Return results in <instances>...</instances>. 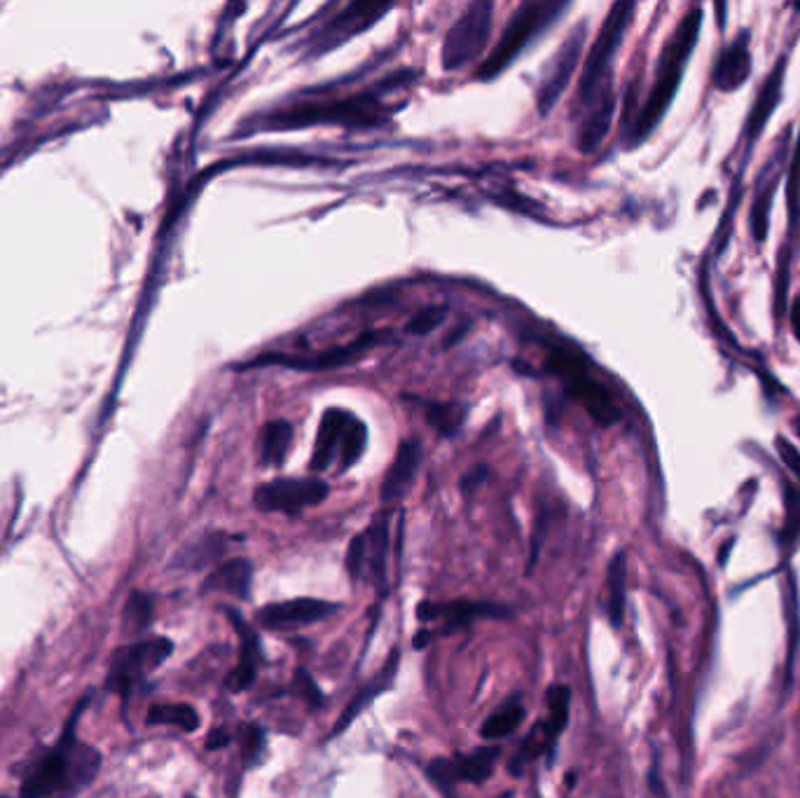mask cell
Returning <instances> with one entry per match:
<instances>
[{"instance_id":"30bf717a","label":"cell","mask_w":800,"mask_h":798,"mask_svg":"<svg viewBox=\"0 0 800 798\" xmlns=\"http://www.w3.org/2000/svg\"><path fill=\"white\" fill-rule=\"evenodd\" d=\"M387 330H368L358 335L356 340L347 345H337L326 351H319L314 356H284V354H260L258 359L248 361L242 368H260V366H286L295 370H330V368H342L358 359H363V354L370 351L375 345L384 340Z\"/></svg>"},{"instance_id":"ee69618b","label":"cell","mask_w":800,"mask_h":798,"mask_svg":"<svg viewBox=\"0 0 800 798\" xmlns=\"http://www.w3.org/2000/svg\"><path fill=\"white\" fill-rule=\"evenodd\" d=\"M511 796H513V794H509V791H505V794H503L501 798H511Z\"/></svg>"},{"instance_id":"f6af8a7d","label":"cell","mask_w":800,"mask_h":798,"mask_svg":"<svg viewBox=\"0 0 800 798\" xmlns=\"http://www.w3.org/2000/svg\"><path fill=\"white\" fill-rule=\"evenodd\" d=\"M185 798H195V796H185Z\"/></svg>"},{"instance_id":"cb8c5ba5","label":"cell","mask_w":800,"mask_h":798,"mask_svg":"<svg viewBox=\"0 0 800 798\" xmlns=\"http://www.w3.org/2000/svg\"><path fill=\"white\" fill-rule=\"evenodd\" d=\"M368 543V560L366 566H370V574L377 585L384 583L387 576V553H389V513L379 515L370 530L363 532Z\"/></svg>"},{"instance_id":"2e32d148","label":"cell","mask_w":800,"mask_h":798,"mask_svg":"<svg viewBox=\"0 0 800 798\" xmlns=\"http://www.w3.org/2000/svg\"><path fill=\"white\" fill-rule=\"evenodd\" d=\"M337 608L332 602L314 600V597H298V600H286V602H274L265 604L258 612V623L269 630H286V627H298L309 625L330 616Z\"/></svg>"},{"instance_id":"e0dca14e","label":"cell","mask_w":800,"mask_h":798,"mask_svg":"<svg viewBox=\"0 0 800 798\" xmlns=\"http://www.w3.org/2000/svg\"><path fill=\"white\" fill-rule=\"evenodd\" d=\"M501 616H509V608L496 606V604H488V602L457 600V602H442V604L421 602L417 606V618L421 623L442 621L445 633L469 625V623H473L478 618H501Z\"/></svg>"},{"instance_id":"d4e9b609","label":"cell","mask_w":800,"mask_h":798,"mask_svg":"<svg viewBox=\"0 0 800 798\" xmlns=\"http://www.w3.org/2000/svg\"><path fill=\"white\" fill-rule=\"evenodd\" d=\"M625 581H627V557L625 553H618L614 560H611L606 574V591H608L606 612L614 627H620L625 616Z\"/></svg>"},{"instance_id":"4dcf8cb0","label":"cell","mask_w":800,"mask_h":798,"mask_svg":"<svg viewBox=\"0 0 800 798\" xmlns=\"http://www.w3.org/2000/svg\"><path fill=\"white\" fill-rule=\"evenodd\" d=\"M545 700H547V709H551V719H545V726L553 733V738H560L568 722V700H572V690L566 686H553L545 693Z\"/></svg>"},{"instance_id":"ab89813d","label":"cell","mask_w":800,"mask_h":798,"mask_svg":"<svg viewBox=\"0 0 800 798\" xmlns=\"http://www.w3.org/2000/svg\"><path fill=\"white\" fill-rule=\"evenodd\" d=\"M484 475H488V469H484V467H475L471 473L463 475V480H461V490H463V492H471L473 488H478V485H480V482L484 480Z\"/></svg>"},{"instance_id":"b9f144b4","label":"cell","mask_w":800,"mask_h":798,"mask_svg":"<svg viewBox=\"0 0 800 798\" xmlns=\"http://www.w3.org/2000/svg\"><path fill=\"white\" fill-rule=\"evenodd\" d=\"M791 330H793V335H796V338H798V342H800V298L793 303V307H791Z\"/></svg>"},{"instance_id":"44dd1931","label":"cell","mask_w":800,"mask_h":798,"mask_svg":"<svg viewBox=\"0 0 800 798\" xmlns=\"http://www.w3.org/2000/svg\"><path fill=\"white\" fill-rule=\"evenodd\" d=\"M229 621L235 623L237 635H239V665L229 672L227 677V688L232 693H244L246 688L253 686L258 675V661H260V646H258V637L253 630L242 621V616H237L235 612H229Z\"/></svg>"},{"instance_id":"603a6c76","label":"cell","mask_w":800,"mask_h":798,"mask_svg":"<svg viewBox=\"0 0 800 798\" xmlns=\"http://www.w3.org/2000/svg\"><path fill=\"white\" fill-rule=\"evenodd\" d=\"M250 574L253 566L246 557H235L229 562H223L220 566H216L204 581V593H227L235 595L239 600H248V591H250Z\"/></svg>"},{"instance_id":"7a4b0ae2","label":"cell","mask_w":800,"mask_h":798,"mask_svg":"<svg viewBox=\"0 0 800 798\" xmlns=\"http://www.w3.org/2000/svg\"><path fill=\"white\" fill-rule=\"evenodd\" d=\"M702 8H690L681 22L677 24L667 38V43L660 52L658 66H656V80H653V88L648 92V99L642 106L635 124L629 130V145H639L644 139L650 136V132L658 127L660 120L665 117L667 109L671 106L674 96L679 92V85L684 80V71L690 61V54L698 45L700 29H702Z\"/></svg>"},{"instance_id":"d590c367","label":"cell","mask_w":800,"mask_h":798,"mask_svg":"<svg viewBox=\"0 0 800 798\" xmlns=\"http://www.w3.org/2000/svg\"><path fill=\"white\" fill-rule=\"evenodd\" d=\"M442 317H445V307H438V305H431V307H427V309H421L419 314H414V317L410 319V324H408V332H412V335H427V332H431L440 321H442Z\"/></svg>"},{"instance_id":"836d02e7","label":"cell","mask_w":800,"mask_h":798,"mask_svg":"<svg viewBox=\"0 0 800 798\" xmlns=\"http://www.w3.org/2000/svg\"><path fill=\"white\" fill-rule=\"evenodd\" d=\"M429 422L440 431V433H457V429L461 427L463 412L457 406H442V403H433L429 406Z\"/></svg>"},{"instance_id":"6da1fadb","label":"cell","mask_w":800,"mask_h":798,"mask_svg":"<svg viewBox=\"0 0 800 798\" xmlns=\"http://www.w3.org/2000/svg\"><path fill=\"white\" fill-rule=\"evenodd\" d=\"M82 709L84 703L69 719L59 743L42 756L27 775V780L21 782L19 798H75L84 787L94 782L101 768V754L96 747L82 745L75 738Z\"/></svg>"},{"instance_id":"f546056e","label":"cell","mask_w":800,"mask_h":798,"mask_svg":"<svg viewBox=\"0 0 800 798\" xmlns=\"http://www.w3.org/2000/svg\"><path fill=\"white\" fill-rule=\"evenodd\" d=\"M555 740H557V738H553V733H551V730H547L545 722L536 724V726H534V730H532V733H530V735H526V738H524V743H522L520 751L515 754V759L511 761L509 770H511L513 775H520V773H522V766H524V764H530V761H534V759H536V756H539V754H543V751H545L547 747H551V745H553Z\"/></svg>"},{"instance_id":"4fadbf2b","label":"cell","mask_w":800,"mask_h":798,"mask_svg":"<svg viewBox=\"0 0 800 798\" xmlns=\"http://www.w3.org/2000/svg\"><path fill=\"white\" fill-rule=\"evenodd\" d=\"M389 10L391 6H382V3H349L340 14L330 19L328 24H324L321 31H316L311 35L309 54L316 57L340 48L353 35L368 31L372 24H377Z\"/></svg>"},{"instance_id":"9a60e30c","label":"cell","mask_w":800,"mask_h":798,"mask_svg":"<svg viewBox=\"0 0 800 798\" xmlns=\"http://www.w3.org/2000/svg\"><path fill=\"white\" fill-rule=\"evenodd\" d=\"M499 756H501L499 747H480L466 756H454V759H435L429 766V777L438 787H445V789L457 782L482 785L492 775Z\"/></svg>"},{"instance_id":"1f68e13d","label":"cell","mask_w":800,"mask_h":798,"mask_svg":"<svg viewBox=\"0 0 800 798\" xmlns=\"http://www.w3.org/2000/svg\"><path fill=\"white\" fill-rule=\"evenodd\" d=\"M787 206H789V227L791 233H796L800 227V134L787 174Z\"/></svg>"},{"instance_id":"5b68a950","label":"cell","mask_w":800,"mask_h":798,"mask_svg":"<svg viewBox=\"0 0 800 798\" xmlns=\"http://www.w3.org/2000/svg\"><path fill=\"white\" fill-rule=\"evenodd\" d=\"M566 8V3H555V0H526V3L517 6L492 54L484 59L482 66L478 69V80H492L505 66H511L520 52L530 45L539 33L551 27Z\"/></svg>"},{"instance_id":"7bdbcfd3","label":"cell","mask_w":800,"mask_h":798,"mask_svg":"<svg viewBox=\"0 0 800 798\" xmlns=\"http://www.w3.org/2000/svg\"><path fill=\"white\" fill-rule=\"evenodd\" d=\"M793 429H796V433H798V438H800V417L793 419Z\"/></svg>"},{"instance_id":"277c9868","label":"cell","mask_w":800,"mask_h":798,"mask_svg":"<svg viewBox=\"0 0 800 798\" xmlns=\"http://www.w3.org/2000/svg\"><path fill=\"white\" fill-rule=\"evenodd\" d=\"M635 3H616L611 6L604 24L595 38L593 48L587 50L585 66L578 82V113L602 101L614 92V59L623 45V38L635 19Z\"/></svg>"},{"instance_id":"ac0fdd59","label":"cell","mask_w":800,"mask_h":798,"mask_svg":"<svg viewBox=\"0 0 800 798\" xmlns=\"http://www.w3.org/2000/svg\"><path fill=\"white\" fill-rule=\"evenodd\" d=\"M753 69L751 61V33L749 31H740L737 38L732 40L730 45L724 48V52L719 54L714 64V88L721 92H737L745 82L749 80Z\"/></svg>"},{"instance_id":"ffe728a7","label":"cell","mask_w":800,"mask_h":798,"mask_svg":"<svg viewBox=\"0 0 800 798\" xmlns=\"http://www.w3.org/2000/svg\"><path fill=\"white\" fill-rule=\"evenodd\" d=\"M419 464H421V443L414 438L403 440V443L398 446V452L382 480V490H379L382 501H396L403 497L412 485Z\"/></svg>"},{"instance_id":"bcb514c9","label":"cell","mask_w":800,"mask_h":798,"mask_svg":"<svg viewBox=\"0 0 800 798\" xmlns=\"http://www.w3.org/2000/svg\"><path fill=\"white\" fill-rule=\"evenodd\" d=\"M0 798H8V796H0Z\"/></svg>"},{"instance_id":"5bb4252c","label":"cell","mask_w":800,"mask_h":798,"mask_svg":"<svg viewBox=\"0 0 800 798\" xmlns=\"http://www.w3.org/2000/svg\"><path fill=\"white\" fill-rule=\"evenodd\" d=\"M787 145H789V130H787V134H782V139H779L770 162L763 166L761 176H758V185H756L758 191H756L753 206H751V214H749L751 235H753L756 242H766L768 235H770L772 202H775V195H777L779 181H782V174H784Z\"/></svg>"},{"instance_id":"8992f818","label":"cell","mask_w":800,"mask_h":798,"mask_svg":"<svg viewBox=\"0 0 800 798\" xmlns=\"http://www.w3.org/2000/svg\"><path fill=\"white\" fill-rule=\"evenodd\" d=\"M545 368L560 377L568 396H572L576 403H581L599 427H611L618 422L620 410L614 396L589 375L585 361L576 351L568 347H551L545 354Z\"/></svg>"},{"instance_id":"60d3db41","label":"cell","mask_w":800,"mask_h":798,"mask_svg":"<svg viewBox=\"0 0 800 798\" xmlns=\"http://www.w3.org/2000/svg\"><path fill=\"white\" fill-rule=\"evenodd\" d=\"M229 740H232V735H229L225 728H216L214 733L208 735L206 749H223V747H227V745H229Z\"/></svg>"},{"instance_id":"ba28073f","label":"cell","mask_w":800,"mask_h":798,"mask_svg":"<svg viewBox=\"0 0 800 798\" xmlns=\"http://www.w3.org/2000/svg\"><path fill=\"white\" fill-rule=\"evenodd\" d=\"M494 24V3L490 0H480V3L469 6L457 24L448 31L445 43H442V66L445 71H457L471 64L478 59L488 45L490 33Z\"/></svg>"},{"instance_id":"74e56055","label":"cell","mask_w":800,"mask_h":798,"mask_svg":"<svg viewBox=\"0 0 800 798\" xmlns=\"http://www.w3.org/2000/svg\"><path fill=\"white\" fill-rule=\"evenodd\" d=\"M244 756L250 761V759H258L263 747H265V733L258 728V726H248L244 728Z\"/></svg>"},{"instance_id":"d6a6232c","label":"cell","mask_w":800,"mask_h":798,"mask_svg":"<svg viewBox=\"0 0 800 798\" xmlns=\"http://www.w3.org/2000/svg\"><path fill=\"white\" fill-rule=\"evenodd\" d=\"M153 621V600L143 595V593H134L126 602V612H124V625L134 630V633H141Z\"/></svg>"},{"instance_id":"f1b7e54d","label":"cell","mask_w":800,"mask_h":798,"mask_svg":"<svg viewBox=\"0 0 800 798\" xmlns=\"http://www.w3.org/2000/svg\"><path fill=\"white\" fill-rule=\"evenodd\" d=\"M227 539L223 534H206L204 539L195 541L189 549H185L178 557V566H187V570H199V566H208L214 560L220 557L225 551Z\"/></svg>"},{"instance_id":"f35d334b","label":"cell","mask_w":800,"mask_h":798,"mask_svg":"<svg viewBox=\"0 0 800 798\" xmlns=\"http://www.w3.org/2000/svg\"><path fill=\"white\" fill-rule=\"evenodd\" d=\"M775 446H777V452H779V457H782L784 464L800 478V452L782 436L775 440Z\"/></svg>"},{"instance_id":"4316f807","label":"cell","mask_w":800,"mask_h":798,"mask_svg":"<svg viewBox=\"0 0 800 798\" xmlns=\"http://www.w3.org/2000/svg\"><path fill=\"white\" fill-rule=\"evenodd\" d=\"M293 440V427L286 419H274L263 433V464L281 467Z\"/></svg>"},{"instance_id":"7c38bea8","label":"cell","mask_w":800,"mask_h":798,"mask_svg":"<svg viewBox=\"0 0 800 798\" xmlns=\"http://www.w3.org/2000/svg\"><path fill=\"white\" fill-rule=\"evenodd\" d=\"M585 38H587V24L581 22V24H576V29L572 33L566 35V40L560 45L555 57L551 59V64L545 66L543 80L539 85V96H536L541 115L551 113L555 109V103L562 99L564 90L568 88V80H572V75L576 73V66L581 61Z\"/></svg>"},{"instance_id":"9c48e42d","label":"cell","mask_w":800,"mask_h":798,"mask_svg":"<svg viewBox=\"0 0 800 798\" xmlns=\"http://www.w3.org/2000/svg\"><path fill=\"white\" fill-rule=\"evenodd\" d=\"M330 488L319 478H277L263 482L253 494V503L265 513L298 515L328 497Z\"/></svg>"},{"instance_id":"e575fe53","label":"cell","mask_w":800,"mask_h":798,"mask_svg":"<svg viewBox=\"0 0 800 798\" xmlns=\"http://www.w3.org/2000/svg\"><path fill=\"white\" fill-rule=\"evenodd\" d=\"M293 696L302 698L311 709H319L324 703V693L319 690V686L314 684V679L307 675L305 669H298L293 677Z\"/></svg>"},{"instance_id":"83f0119b","label":"cell","mask_w":800,"mask_h":798,"mask_svg":"<svg viewBox=\"0 0 800 798\" xmlns=\"http://www.w3.org/2000/svg\"><path fill=\"white\" fill-rule=\"evenodd\" d=\"M147 724L151 726H176L185 733H195L199 728V714L195 707L185 703L178 705H155L147 712Z\"/></svg>"},{"instance_id":"d6986e66","label":"cell","mask_w":800,"mask_h":798,"mask_svg":"<svg viewBox=\"0 0 800 798\" xmlns=\"http://www.w3.org/2000/svg\"><path fill=\"white\" fill-rule=\"evenodd\" d=\"M787 66H789V57L782 54L777 59V64L772 66L770 75L766 78V82L758 90V96L751 106L749 120L745 124V134L749 141V149L756 143V139L761 136V132L766 130V124L770 122L772 113L777 111L779 101H782V92H784V78H787Z\"/></svg>"},{"instance_id":"52a82bcc","label":"cell","mask_w":800,"mask_h":798,"mask_svg":"<svg viewBox=\"0 0 800 798\" xmlns=\"http://www.w3.org/2000/svg\"><path fill=\"white\" fill-rule=\"evenodd\" d=\"M368 429L349 410L332 408L321 417L319 433L311 454V471H326L337 464V471H349L366 450Z\"/></svg>"},{"instance_id":"8d00e7d4","label":"cell","mask_w":800,"mask_h":798,"mask_svg":"<svg viewBox=\"0 0 800 798\" xmlns=\"http://www.w3.org/2000/svg\"><path fill=\"white\" fill-rule=\"evenodd\" d=\"M366 560H368L366 534H358V536L349 543V551H347V572H349V576H351L353 581L363 574Z\"/></svg>"},{"instance_id":"7402d4cb","label":"cell","mask_w":800,"mask_h":798,"mask_svg":"<svg viewBox=\"0 0 800 798\" xmlns=\"http://www.w3.org/2000/svg\"><path fill=\"white\" fill-rule=\"evenodd\" d=\"M398 665H400V651L393 648L391 654H389L387 665H384L382 669H379L377 675H375V679H370V682L363 686V690L358 693V696H353L351 703L345 707V712L340 714V719H337L335 728L330 730V738H335V735H340L342 730H347V728L351 726V722L358 717V714H361V712L379 696V693L387 690V688L391 686V682H393V677H396V672H398Z\"/></svg>"},{"instance_id":"8fae6325","label":"cell","mask_w":800,"mask_h":798,"mask_svg":"<svg viewBox=\"0 0 800 798\" xmlns=\"http://www.w3.org/2000/svg\"><path fill=\"white\" fill-rule=\"evenodd\" d=\"M172 651L174 644L166 637H153L117 651L111 663L109 688L120 690L122 696H126L132 686H136L143 677L151 675L153 669H157L168 656H172Z\"/></svg>"},{"instance_id":"3957f363","label":"cell","mask_w":800,"mask_h":798,"mask_svg":"<svg viewBox=\"0 0 800 798\" xmlns=\"http://www.w3.org/2000/svg\"><path fill=\"white\" fill-rule=\"evenodd\" d=\"M387 120L384 103L375 92H361L347 99H326V101H300L290 103L286 109L271 111L253 117L244 124L246 134L250 130H271L288 132L314 127V124H342V127H379Z\"/></svg>"},{"instance_id":"484cf974","label":"cell","mask_w":800,"mask_h":798,"mask_svg":"<svg viewBox=\"0 0 800 798\" xmlns=\"http://www.w3.org/2000/svg\"><path fill=\"white\" fill-rule=\"evenodd\" d=\"M524 719V707L520 703V696L505 700L492 717L482 724L480 735L484 740H501L505 735H511Z\"/></svg>"}]
</instances>
